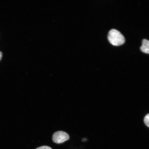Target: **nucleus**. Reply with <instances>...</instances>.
Instances as JSON below:
<instances>
[{"mask_svg": "<svg viewBox=\"0 0 149 149\" xmlns=\"http://www.w3.org/2000/svg\"><path fill=\"white\" fill-rule=\"evenodd\" d=\"M140 49L143 53L149 54V40L144 39Z\"/></svg>", "mask_w": 149, "mask_h": 149, "instance_id": "7ed1b4c3", "label": "nucleus"}, {"mask_svg": "<svg viewBox=\"0 0 149 149\" xmlns=\"http://www.w3.org/2000/svg\"><path fill=\"white\" fill-rule=\"evenodd\" d=\"M108 39L110 43L115 46L122 45L125 42V39L122 33L115 29L109 31L108 33Z\"/></svg>", "mask_w": 149, "mask_h": 149, "instance_id": "f257e3e1", "label": "nucleus"}, {"mask_svg": "<svg viewBox=\"0 0 149 149\" xmlns=\"http://www.w3.org/2000/svg\"><path fill=\"white\" fill-rule=\"evenodd\" d=\"M53 141L57 144H61L70 139V136L66 132L61 131L56 132L53 135Z\"/></svg>", "mask_w": 149, "mask_h": 149, "instance_id": "f03ea898", "label": "nucleus"}, {"mask_svg": "<svg viewBox=\"0 0 149 149\" xmlns=\"http://www.w3.org/2000/svg\"><path fill=\"white\" fill-rule=\"evenodd\" d=\"M144 122L145 124L149 127V113L146 115L145 117Z\"/></svg>", "mask_w": 149, "mask_h": 149, "instance_id": "20e7f679", "label": "nucleus"}, {"mask_svg": "<svg viewBox=\"0 0 149 149\" xmlns=\"http://www.w3.org/2000/svg\"><path fill=\"white\" fill-rule=\"evenodd\" d=\"M36 149H52L51 147L46 146H43L38 147Z\"/></svg>", "mask_w": 149, "mask_h": 149, "instance_id": "39448f33", "label": "nucleus"}, {"mask_svg": "<svg viewBox=\"0 0 149 149\" xmlns=\"http://www.w3.org/2000/svg\"><path fill=\"white\" fill-rule=\"evenodd\" d=\"M2 53L1 52H0V61L1 60L2 57Z\"/></svg>", "mask_w": 149, "mask_h": 149, "instance_id": "423d86ee", "label": "nucleus"}]
</instances>
